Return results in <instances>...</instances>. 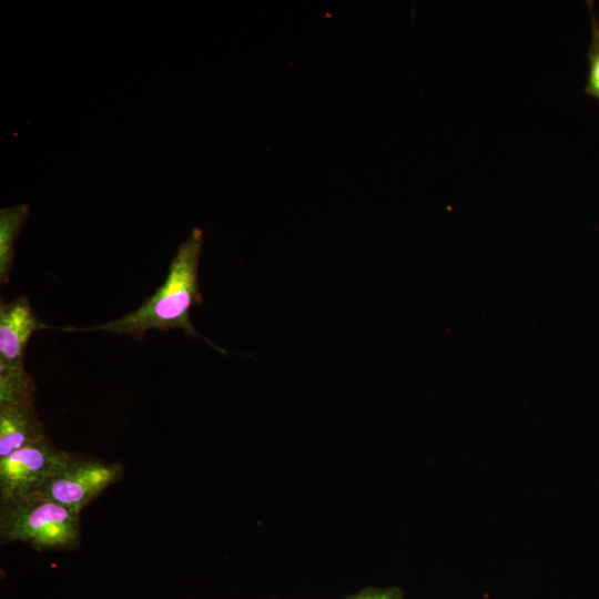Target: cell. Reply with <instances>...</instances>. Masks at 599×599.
Here are the masks:
<instances>
[{
    "instance_id": "1",
    "label": "cell",
    "mask_w": 599,
    "mask_h": 599,
    "mask_svg": "<svg viewBox=\"0 0 599 599\" xmlns=\"http://www.w3.org/2000/svg\"><path fill=\"white\" fill-rule=\"evenodd\" d=\"M203 241L202 230L194 227L187 240L179 246L163 284L152 296L145 298L139 308L102 325L60 329L83 333L102 331L139 339L150 329H182L187 336L202 338L215 349L225 353L199 334L190 318L191 308L203 303L197 277Z\"/></svg>"
},
{
    "instance_id": "2",
    "label": "cell",
    "mask_w": 599,
    "mask_h": 599,
    "mask_svg": "<svg viewBox=\"0 0 599 599\" xmlns=\"http://www.w3.org/2000/svg\"><path fill=\"white\" fill-rule=\"evenodd\" d=\"M80 512L41 494L0 502V539L38 551L73 550L80 542Z\"/></svg>"
},
{
    "instance_id": "3",
    "label": "cell",
    "mask_w": 599,
    "mask_h": 599,
    "mask_svg": "<svg viewBox=\"0 0 599 599\" xmlns=\"http://www.w3.org/2000/svg\"><path fill=\"white\" fill-rule=\"evenodd\" d=\"M121 463L62 450L39 494L77 512L121 480Z\"/></svg>"
},
{
    "instance_id": "4",
    "label": "cell",
    "mask_w": 599,
    "mask_h": 599,
    "mask_svg": "<svg viewBox=\"0 0 599 599\" xmlns=\"http://www.w3.org/2000/svg\"><path fill=\"white\" fill-rule=\"evenodd\" d=\"M61 453L45 436L0 458V502L39 494Z\"/></svg>"
},
{
    "instance_id": "5",
    "label": "cell",
    "mask_w": 599,
    "mask_h": 599,
    "mask_svg": "<svg viewBox=\"0 0 599 599\" xmlns=\"http://www.w3.org/2000/svg\"><path fill=\"white\" fill-rule=\"evenodd\" d=\"M52 328L38 319L26 296L0 302V368H24L26 346L31 335Z\"/></svg>"
},
{
    "instance_id": "6",
    "label": "cell",
    "mask_w": 599,
    "mask_h": 599,
    "mask_svg": "<svg viewBox=\"0 0 599 599\" xmlns=\"http://www.w3.org/2000/svg\"><path fill=\"white\" fill-rule=\"evenodd\" d=\"M45 436L34 400L0 404V458Z\"/></svg>"
},
{
    "instance_id": "7",
    "label": "cell",
    "mask_w": 599,
    "mask_h": 599,
    "mask_svg": "<svg viewBox=\"0 0 599 599\" xmlns=\"http://www.w3.org/2000/svg\"><path fill=\"white\" fill-rule=\"evenodd\" d=\"M29 213V205L21 204L0 211V282L7 284L14 261V244Z\"/></svg>"
},
{
    "instance_id": "8",
    "label": "cell",
    "mask_w": 599,
    "mask_h": 599,
    "mask_svg": "<svg viewBox=\"0 0 599 599\" xmlns=\"http://www.w3.org/2000/svg\"><path fill=\"white\" fill-rule=\"evenodd\" d=\"M35 385L24 368H0V404L34 400Z\"/></svg>"
},
{
    "instance_id": "9",
    "label": "cell",
    "mask_w": 599,
    "mask_h": 599,
    "mask_svg": "<svg viewBox=\"0 0 599 599\" xmlns=\"http://www.w3.org/2000/svg\"><path fill=\"white\" fill-rule=\"evenodd\" d=\"M590 12L591 41L588 48L589 73L585 92L599 100V19L595 12V2L587 0Z\"/></svg>"
},
{
    "instance_id": "10",
    "label": "cell",
    "mask_w": 599,
    "mask_h": 599,
    "mask_svg": "<svg viewBox=\"0 0 599 599\" xmlns=\"http://www.w3.org/2000/svg\"><path fill=\"white\" fill-rule=\"evenodd\" d=\"M347 599H400V591L396 588L374 589L367 588Z\"/></svg>"
}]
</instances>
